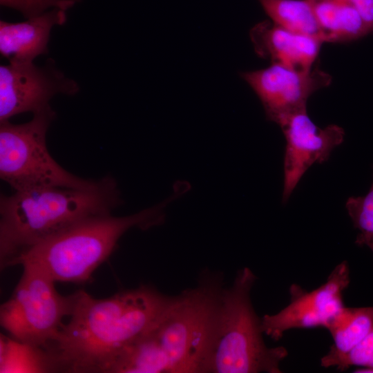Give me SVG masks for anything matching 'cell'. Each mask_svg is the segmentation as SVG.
<instances>
[{
    "mask_svg": "<svg viewBox=\"0 0 373 373\" xmlns=\"http://www.w3.org/2000/svg\"><path fill=\"white\" fill-rule=\"evenodd\" d=\"M171 296L148 285L106 298L76 291L69 321L46 348L58 370L106 372L124 347L156 327Z\"/></svg>",
    "mask_w": 373,
    "mask_h": 373,
    "instance_id": "cell-1",
    "label": "cell"
},
{
    "mask_svg": "<svg viewBox=\"0 0 373 373\" xmlns=\"http://www.w3.org/2000/svg\"><path fill=\"white\" fill-rule=\"evenodd\" d=\"M122 203L117 182L110 175L94 189L45 187L1 195V268L41 241L84 220L111 214Z\"/></svg>",
    "mask_w": 373,
    "mask_h": 373,
    "instance_id": "cell-2",
    "label": "cell"
},
{
    "mask_svg": "<svg viewBox=\"0 0 373 373\" xmlns=\"http://www.w3.org/2000/svg\"><path fill=\"white\" fill-rule=\"evenodd\" d=\"M168 200L125 216L111 213L79 222L31 247L10 263L30 265L55 282L82 283L104 262L129 229L161 224Z\"/></svg>",
    "mask_w": 373,
    "mask_h": 373,
    "instance_id": "cell-3",
    "label": "cell"
},
{
    "mask_svg": "<svg viewBox=\"0 0 373 373\" xmlns=\"http://www.w3.org/2000/svg\"><path fill=\"white\" fill-rule=\"evenodd\" d=\"M257 280L245 267L222 293L215 339L204 373H280L287 356L283 346L268 347L262 321L254 307L251 289Z\"/></svg>",
    "mask_w": 373,
    "mask_h": 373,
    "instance_id": "cell-4",
    "label": "cell"
},
{
    "mask_svg": "<svg viewBox=\"0 0 373 373\" xmlns=\"http://www.w3.org/2000/svg\"><path fill=\"white\" fill-rule=\"evenodd\" d=\"M224 276L203 271L197 285L172 296L153 333L171 373H204L213 347Z\"/></svg>",
    "mask_w": 373,
    "mask_h": 373,
    "instance_id": "cell-5",
    "label": "cell"
},
{
    "mask_svg": "<svg viewBox=\"0 0 373 373\" xmlns=\"http://www.w3.org/2000/svg\"><path fill=\"white\" fill-rule=\"evenodd\" d=\"M55 117L50 106L23 124L0 122V177L15 191L45 187L94 189L99 180L84 179L61 167L50 154L46 134Z\"/></svg>",
    "mask_w": 373,
    "mask_h": 373,
    "instance_id": "cell-6",
    "label": "cell"
},
{
    "mask_svg": "<svg viewBox=\"0 0 373 373\" xmlns=\"http://www.w3.org/2000/svg\"><path fill=\"white\" fill-rule=\"evenodd\" d=\"M22 266V276L11 297L1 305V325L13 338L46 348L57 337L63 319L70 316L75 293L61 295L55 281L43 271L30 265Z\"/></svg>",
    "mask_w": 373,
    "mask_h": 373,
    "instance_id": "cell-7",
    "label": "cell"
},
{
    "mask_svg": "<svg viewBox=\"0 0 373 373\" xmlns=\"http://www.w3.org/2000/svg\"><path fill=\"white\" fill-rule=\"evenodd\" d=\"M350 282L347 261L337 265L326 281L306 291L293 284L289 287V304L274 314L261 318L264 334L275 341L293 329L325 328L329 320L344 305L343 293Z\"/></svg>",
    "mask_w": 373,
    "mask_h": 373,
    "instance_id": "cell-8",
    "label": "cell"
},
{
    "mask_svg": "<svg viewBox=\"0 0 373 373\" xmlns=\"http://www.w3.org/2000/svg\"><path fill=\"white\" fill-rule=\"evenodd\" d=\"M79 90L77 83L58 70L53 60L44 66L33 62L1 65L0 122L21 113L41 111L50 106L55 95H72Z\"/></svg>",
    "mask_w": 373,
    "mask_h": 373,
    "instance_id": "cell-9",
    "label": "cell"
},
{
    "mask_svg": "<svg viewBox=\"0 0 373 373\" xmlns=\"http://www.w3.org/2000/svg\"><path fill=\"white\" fill-rule=\"evenodd\" d=\"M241 76L259 97L267 119L277 124L306 109L310 95L332 82V77L318 68L297 70L278 64Z\"/></svg>",
    "mask_w": 373,
    "mask_h": 373,
    "instance_id": "cell-10",
    "label": "cell"
},
{
    "mask_svg": "<svg viewBox=\"0 0 373 373\" xmlns=\"http://www.w3.org/2000/svg\"><path fill=\"white\" fill-rule=\"evenodd\" d=\"M278 124L286 140L283 192L285 202L306 171L314 163L329 159L332 151L343 142L345 132L336 124L319 128L306 109L290 114Z\"/></svg>",
    "mask_w": 373,
    "mask_h": 373,
    "instance_id": "cell-11",
    "label": "cell"
},
{
    "mask_svg": "<svg viewBox=\"0 0 373 373\" xmlns=\"http://www.w3.org/2000/svg\"><path fill=\"white\" fill-rule=\"evenodd\" d=\"M250 37L258 56L297 70L312 68L323 43L318 37L294 32L267 21L256 25Z\"/></svg>",
    "mask_w": 373,
    "mask_h": 373,
    "instance_id": "cell-12",
    "label": "cell"
},
{
    "mask_svg": "<svg viewBox=\"0 0 373 373\" xmlns=\"http://www.w3.org/2000/svg\"><path fill=\"white\" fill-rule=\"evenodd\" d=\"M66 21V10L53 8L27 20L10 23L0 21V52L10 64L33 62L48 52L50 32L55 26Z\"/></svg>",
    "mask_w": 373,
    "mask_h": 373,
    "instance_id": "cell-13",
    "label": "cell"
},
{
    "mask_svg": "<svg viewBox=\"0 0 373 373\" xmlns=\"http://www.w3.org/2000/svg\"><path fill=\"white\" fill-rule=\"evenodd\" d=\"M333 339L329 352L321 359V366L333 367L339 358L349 353L373 330V306H343L325 327Z\"/></svg>",
    "mask_w": 373,
    "mask_h": 373,
    "instance_id": "cell-14",
    "label": "cell"
},
{
    "mask_svg": "<svg viewBox=\"0 0 373 373\" xmlns=\"http://www.w3.org/2000/svg\"><path fill=\"white\" fill-rule=\"evenodd\" d=\"M323 42H347L370 31L358 10L347 0H308Z\"/></svg>",
    "mask_w": 373,
    "mask_h": 373,
    "instance_id": "cell-15",
    "label": "cell"
},
{
    "mask_svg": "<svg viewBox=\"0 0 373 373\" xmlns=\"http://www.w3.org/2000/svg\"><path fill=\"white\" fill-rule=\"evenodd\" d=\"M153 331L124 347L106 372L171 373L169 358Z\"/></svg>",
    "mask_w": 373,
    "mask_h": 373,
    "instance_id": "cell-16",
    "label": "cell"
},
{
    "mask_svg": "<svg viewBox=\"0 0 373 373\" xmlns=\"http://www.w3.org/2000/svg\"><path fill=\"white\" fill-rule=\"evenodd\" d=\"M15 338H0V372H48L58 370L48 350Z\"/></svg>",
    "mask_w": 373,
    "mask_h": 373,
    "instance_id": "cell-17",
    "label": "cell"
},
{
    "mask_svg": "<svg viewBox=\"0 0 373 373\" xmlns=\"http://www.w3.org/2000/svg\"><path fill=\"white\" fill-rule=\"evenodd\" d=\"M258 1L274 23L288 30L322 40L318 22L308 0Z\"/></svg>",
    "mask_w": 373,
    "mask_h": 373,
    "instance_id": "cell-18",
    "label": "cell"
},
{
    "mask_svg": "<svg viewBox=\"0 0 373 373\" xmlns=\"http://www.w3.org/2000/svg\"><path fill=\"white\" fill-rule=\"evenodd\" d=\"M345 207L358 231L355 243L368 247L373 253V182L365 195L349 198Z\"/></svg>",
    "mask_w": 373,
    "mask_h": 373,
    "instance_id": "cell-19",
    "label": "cell"
},
{
    "mask_svg": "<svg viewBox=\"0 0 373 373\" xmlns=\"http://www.w3.org/2000/svg\"><path fill=\"white\" fill-rule=\"evenodd\" d=\"M352 366L355 372H373V330L353 350L339 358L333 367L343 371Z\"/></svg>",
    "mask_w": 373,
    "mask_h": 373,
    "instance_id": "cell-20",
    "label": "cell"
},
{
    "mask_svg": "<svg viewBox=\"0 0 373 373\" xmlns=\"http://www.w3.org/2000/svg\"><path fill=\"white\" fill-rule=\"evenodd\" d=\"M79 0H0L1 6L19 11L26 19L39 16L48 9L67 10Z\"/></svg>",
    "mask_w": 373,
    "mask_h": 373,
    "instance_id": "cell-21",
    "label": "cell"
},
{
    "mask_svg": "<svg viewBox=\"0 0 373 373\" xmlns=\"http://www.w3.org/2000/svg\"><path fill=\"white\" fill-rule=\"evenodd\" d=\"M359 12L370 32H373V0H347Z\"/></svg>",
    "mask_w": 373,
    "mask_h": 373,
    "instance_id": "cell-22",
    "label": "cell"
}]
</instances>
